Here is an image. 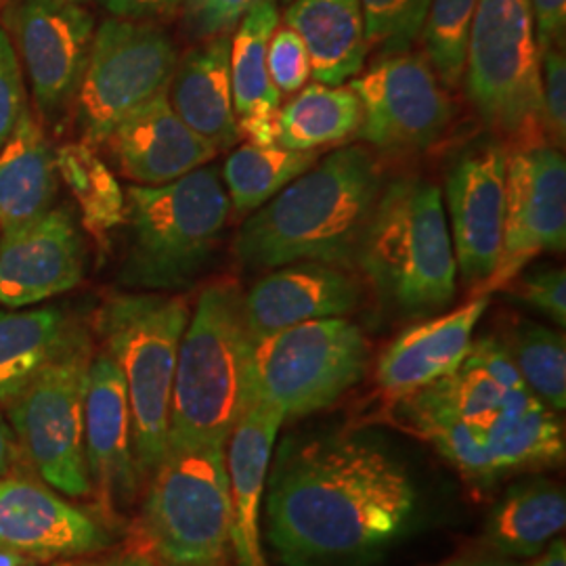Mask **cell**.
<instances>
[{
    "instance_id": "cell-1",
    "label": "cell",
    "mask_w": 566,
    "mask_h": 566,
    "mask_svg": "<svg viewBox=\"0 0 566 566\" xmlns=\"http://www.w3.org/2000/svg\"><path fill=\"white\" fill-rule=\"evenodd\" d=\"M271 462L266 542L283 566H374L424 516L413 470L369 430L287 437Z\"/></svg>"
},
{
    "instance_id": "cell-2",
    "label": "cell",
    "mask_w": 566,
    "mask_h": 566,
    "mask_svg": "<svg viewBox=\"0 0 566 566\" xmlns=\"http://www.w3.org/2000/svg\"><path fill=\"white\" fill-rule=\"evenodd\" d=\"M382 187V168L369 149H338L285 185L242 224L235 256L259 271L303 261L355 271Z\"/></svg>"
},
{
    "instance_id": "cell-3",
    "label": "cell",
    "mask_w": 566,
    "mask_h": 566,
    "mask_svg": "<svg viewBox=\"0 0 566 566\" xmlns=\"http://www.w3.org/2000/svg\"><path fill=\"white\" fill-rule=\"evenodd\" d=\"M252 353L240 283L206 285L179 346L168 446H227L248 407L259 399Z\"/></svg>"
},
{
    "instance_id": "cell-4",
    "label": "cell",
    "mask_w": 566,
    "mask_h": 566,
    "mask_svg": "<svg viewBox=\"0 0 566 566\" xmlns=\"http://www.w3.org/2000/svg\"><path fill=\"white\" fill-rule=\"evenodd\" d=\"M357 269L378 298L405 317L432 315L453 303L458 264L434 182L403 177L382 187Z\"/></svg>"
},
{
    "instance_id": "cell-5",
    "label": "cell",
    "mask_w": 566,
    "mask_h": 566,
    "mask_svg": "<svg viewBox=\"0 0 566 566\" xmlns=\"http://www.w3.org/2000/svg\"><path fill=\"white\" fill-rule=\"evenodd\" d=\"M128 248L120 282L177 292L198 280L219 250L231 202L219 168L202 166L177 181L126 189Z\"/></svg>"
},
{
    "instance_id": "cell-6",
    "label": "cell",
    "mask_w": 566,
    "mask_h": 566,
    "mask_svg": "<svg viewBox=\"0 0 566 566\" xmlns=\"http://www.w3.org/2000/svg\"><path fill=\"white\" fill-rule=\"evenodd\" d=\"M189 317L187 298L168 294H118L97 313L103 348L126 382L133 449L143 481L166 455L175 371Z\"/></svg>"
},
{
    "instance_id": "cell-7",
    "label": "cell",
    "mask_w": 566,
    "mask_h": 566,
    "mask_svg": "<svg viewBox=\"0 0 566 566\" xmlns=\"http://www.w3.org/2000/svg\"><path fill=\"white\" fill-rule=\"evenodd\" d=\"M464 76L474 109L507 149L547 145L542 63L528 0H479Z\"/></svg>"
},
{
    "instance_id": "cell-8",
    "label": "cell",
    "mask_w": 566,
    "mask_h": 566,
    "mask_svg": "<svg viewBox=\"0 0 566 566\" xmlns=\"http://www.w3.org/2000/svg\"><path fill=\"white\" fill-rule=\"evenodd\" d=\"M142 537L163 565L221 566L231 546L227 446H168L147 479Z\"/></svg>"
},
{
    "instance_id": "cell-9",
    "label": "cell",
    "mask_w": 566,
    "mask_h": 566,
    "mask_svg": "<svg viewBox=\"0 0 566 566\" xmlns=\"http://www.w3.org/2000/svg\"><path fill=\"white\" fill-rule=\"evenodd\" d=\"M364 329L346 317L313 319L254 343L256 395L283 420H301L338 403L369 369Z\"/></svg>"
},
{
    "instance_id": "cell-10",
    "label": "cell",
    "mask_w": 566,
    "mask_h": 566,
    "mask_svg": "<svg viewBox=\"0 0 566 566\" xmlns=\"http://www.w3.org/2000/svg\"><path fill=\"white\" fill-rule=\"evenodd\" d=\"M93 343L76 329L60 355L9 403L25 462L46 485L67 497L93 493L84 458V395Z\"/></svg>"
},
{
    "instance_id": "cell-11",
    "label": "cell",
    "mask_w": 566,
    "mask_h": 566,
    "mask_svg": "<svg viewBox=\"0 0 566 566\" xmlns=\"http://www.w3.org/2000/svg\"><path fill=\"white\" fill-rule=\"evenodd\" d=\"M177 49L156 23L109 18L95 28L76 97L82 142L97 147L172 78Z\"/></svg>"
},
{
    "instance_id": "cell-12",
    "label": "cell",
    "mask_w": 566,
    "mask_h": 566,
    "mask_svg": "<svg viewBox=\"0 0 566 566\" xmlns=\"http://www.w3.org/2000/svg\"><path fill=\"white\" fill-rule=\"evenodd\" d=\"M2 28L30 81L42 122L61 130L78 97L95 34L93 15L72 0H7Z\"/></svg>"
},
{
    "instance_id": "cell-13",
    "label": "cell",
    "mask_w": 566,
    "mask_h": 566,
    "mask_svg": "<svg viewBox=\"0 0 566 566\" xmlns=\"http://www.w3.org/2000/svg\"><path fill=\"white\" fill-rule=\"evenodd\" d=\"M348 88L361 105L357 135L382 151H424L446 135L453 118L434 70L411 51L380 57Z\"/></svg>"
},
{
    "instance_id": "cell-14",
    "label": "cell",
    "mask_w": 566,
    "mask_h": 566,
    "mask_svg": "<svg viewBox=\"0 0 566 566\" xmlns=\"http://www.w3.org/2000/svg\"><path fill=\"white\" fill-rule=\"evenodd\" d=\"M566 243V163L552 145L516 149L507 160L506 223L502 256L476 296H489L516 280L544 252Z\"/></svg>"
},
{
    "instance_id": "cell-15",
    "label": "cell",
    "mask_w": 566,
    "mask_h": 566,
    "mask_svg": "<svg viewBox=\"0 0 566 566\" xmlns=\"http://www.w3.org/2000/svg\"><path fill=\"white\" fill-rule=\"evenodd\" d=\"M507 160L504 143H479L462 151L447 172L449 235L455 264L472 294L493 275L502 256Z\"/></svg>"
},
{
    "instance_id": "cell-16",
    "label": "cell",
    "mask_w": 566,
    "mask_h": 566,
    "mask_svg": "<svg viewBox=\"0 0 566 566\" xmlns=\"http://www.w3.org/2000/svg\"><path fill=\"white\" fill-rule=\"evenodd\" d=\"M84 458L93 493L114 518L139 493L142 472L133 449L128 392L120 367L103 348L93 353L84 395Z\"/></svg>"
},
{
    "instance_id": "cell-17",
    "label": "cell",
    "mask_w": 566,
    "mask_h": 566,
    "mask_svg": "<svg viewBox=\"0 0 566 566\" xmlns=\"http://www.w3.org/2000/svg\"><path fill=\"white\" fill-rule=\"evenodd\" d=\"M86 250L67 208L0 233V304L25 308L74 290L84 277Z\"/></svg>"
},
{
    "instance_id": "cell-18",
    "label": "cell",
    "mask_w": 566,
    "mask_h": 566,
    "mask_svg": "<svg viewBox=\"0 0 566 566\" xmlns=\"http://www.w3.org/2000/svg\"><path fill=\"white\" fill-rule=\"evenodd\" d=\"M109 542L99 521L51 486L13 474L0 479V547L41 565L102 552Z\"/></svg>"
},
{
    "instance_id": "cell-19",
    "label": "cell",
    "mask_w": 566,
    "mask_h": 566,
    "mask_svg": "<svg viewBox=\"0 0 566 566\" xmlns=\"http://www.w3.org/2000/svg\"><path fill=\"white\" fill-rule=\"evenodd\" d=\"M361 301L364 285L353 271L303 261L277 266L254 283L243 294V317L256 343L304 322L346 317L361 306Z\"/></svg>"
},
{
    "instance_id": "cell-20",
    "label": "cell",
    "mask_w": 566,
    "mask_h": 566,
    "mask_svg": "<svg viewBox=\"0 0 566 566\" xmlns=\"http://www.w3.org/2000/svg\"><path fill=\"white\" fill-rule=\"evenodd\" d=\"M122 175L137 185L177 181L219 156V149L179 118L166 91L139 105L107 142Z\"/></svg>"
},
{
    "instance_id": "cell-21",
    "label": "cell",
    "mask_w": 566,
    "mask_h": 566,
    "mask_svg": "<svg viewBox=\"0 0 566 566\" xmlns=\"http://www.w3.org/2000/svg\"><path fill=\"white\" fill-rule=\"evenodd\" d=\"M282 409L264 399L248 407L227 441L231 486V547L238 566H269L261 542V506L275 439L282 430Z\"/></svg>"
},
{
    "instance_id": "cell-22",
    "label": "cell",
    "mask_w": 566,
    "mask_h": 566,
    "mask_svg": "<svg viewBox=\"0 0 566 566\" xmlns=\"http://www.w3.org/2000/svg\"><path fill=\"white\" fill-rule=\"evenodd\" d=\"M489 306V296H472L455 311L405 329L376 365L378 385L390 399L407 395L453 374L464 361L474 327Z\"/></svg>"
},
{
    "instance_id": "cell-23",
    "label": "cell",
    "mask_w": 566,
    "mask_h": 566,
    "mask_svg": "<svg viewBox=\"0 0 566 566\" xmlns=\"http://www.w3.org/2000/svg\"><path fill=\"white\" fill-rule=\"evenodd\" d=\"M166 95L179 118L219 151L235 147L240 128L231 93V36L189 49L177 61Z\"/></svg>"
},
{
    "instance_id": "cell-24",
    "label": "cell",
    "mask_w": 566,
    "mask_h": 566,
    "mask_svg": "<svg viewBox=\"0 0 566 566\" xmlns=\"http://www.w3.org/2000/svg\"><path fill=\"white\" fill-rule=\"evenodd\" d=\"M483 439L500 481L565 464L563 420L526 386L504 392L500 413L486 428Z\"/></svg>"
},
{
    "instance_id": "cell-25",
    "label": "cell",
    "mask_w": 566,
    "mask_h": 566,
    "mask_svg": "<svg viewBox=\"0 0 566 566\" xmlns=\"http://www.w3.org/2000/svg\"><path fill=\"white\" fill-rule=\"evenodd\" d=\"M280 25L277 0H261L240 21L231 39V93L240 139L275 143V116L282 93L266 70V46Z\"/></svg>"
},
{
    "instance_id": "cell-26",
    "label": "cell",
    "mask_w": 566,
    "mask_h": 566,
    "mask_svg": "<svg viewBox=\"0 0 566 566\" xmlns=\"http://www.w3.org/2000/svg\"><path fill=\"white\" fill-rule=\"evenodd\" d=\"M566 525L565 486L531 474L507 486L486 514L481 547L512 560H531Z\"/></svg>"
},
{
    "instance_id": "cell-27",
    "label": "cell",
    "mask_w": 566,
    "mask_h": 566,
    "mask_svg": "<svg viewBox=\"0 0 566 566\" xmlns=\"http://www.w3.org/2000/svg\"><path fill=\"white\" fill-rule=\"evenodd\" d=\"M60 191L55 149L41 122L25 107L11 137L0 147V233L36 221Z\"/></svg>"
},
{
    "instance_id": "cell-28",
    "label": "cell",
    "mask_w": 566,
    "mask_h": 566,
    "mask_svg": "<svg viewBox=\"0 0 566 566\" xmlns=\"http://www.w3.org/2000/svg\"><path fill=\"white\" fill-rule=\"evenodd\" d=\"M283 25L303 39L319 84L340 86L364 70L369 46L359 0H292Z\"/></svg>"
},
{
    "instance_id": "cell-29",
    "label": "cell",
    "mask_w": 566,
    "mask_h": 566,
    "mask_svg": "<svg viewBox=\"0 0 566 566\" xmlns=\"http://www.w3.org/2000/svg\"><path fill=\"white\" fill-rule=\"evenodd\" d=\"M401 401L405 420L479 491L500 483L489 460L483 432L464 422L451 403L446 378L424 386Z\"/></svg>"
},
{
    "instance_id": "cell-30",
    "label": "cell",
    "mask_w": 566,
    "mask_h": 566,
    "mask_svg": "<svg viewBox=\"0 0 566 566\" xmlns=\"http://www.w3.org/2000/svg\"><path fill=\"white\" fill-rule=\"evenodd\" d=\"M78 327L57 306L0 313V405L11 403Z\"/></svg>"
},
{
    "instance_id": "cell-31",
    "label": "cell",
    "mask_w": 566,
    "mask_h": 566,
    "mask_svg": "<svg viewBox=\"0 0 566 566\" xmlns=\"http://www.w3.org/2000/svg\"><path fill=\"white\" fill-rule=\"evenodd\" d=\"M361 105L348 86L308 84L275 116V143L294 151H317L359 133Z\"/></svg>"
},
{
    "instance_id": "cell-32",
    "label": "cell",
    "mask_w": 566,
    "mask_h": 566,
    "mask_svg": "<svg viewBox=\"0 0 566 566\" xmlns=\"http://www.w3.org/2000/svg\"><path fill=\"white\" fill-rule=\"evenodd\" d=\"M317 151H294L273 145L245 143L224 163L223 181L238 217L256 212L285 185L298 179L317 163Z\"/></svg>"
},
{
    "instance_id": "cell-33",
    "label": "cell",
    "mask_w": 566,
    "mask_h": 566,
    "mask_svg": "<svg viewBox=\"0 0 566 566\" xmlns=\"http://www.w3.org/2000/svg\"><path fill=\"white\" fill-rule=\"evenodd\" d=\"M60 179L65 181L78 203L84 229L105 242L109 231L124 224L126 196L120 182L88 143H65L55 149Z\"/></svg>"
},
{
    "instance_id": "cell-34",
    "label": "cell",
    "mask_w": 566,
    "mask_h": 566,
    "mask_svg": "<svg viewBox=\"0 0 566 566\" xmlns=\"http://www.w3.org/2000/svg\"><path fill=\"white\" fill-rule=\"evenodd\" d=\"M512 361L526 388L556 413L566 407L565 334L546 325L516 319L504 338Z\"/></svg>"
},
{
    "instance_id": "cell-35",
    "label": "cell",
    "mask_w": 566,
    "mask_h": 566,
    "mask_svg": "<svg viewBox=\"0 0 566 566\" xmlns=\"http://www.w3.org/2000/svg\"><path fill=\"white\" fill-rule=\"evenodd\" d=\"M479 0H430L422 39L437 78L455 88L464 81L465 49Z\"/></svg>"
},
{
    "instance_id": "cell-36",
    "label": "cell",
    "mask_w": 566,
    "mask_h": 566,
    "mask_svg": "<svg viewBox=\"0 0 566 566\" xmlns=\"http://www.w3.org/2000/svg\"><path fill=\"white\" fill-rule=\"evenodd\" d=\"M364 9L365 41L386 55L411 51L422 36L430 0H359Z\"/></svg>"
},
{
    "instance_id": "cell-37",
    "label": "cell",
    "mask_w": 566,
    "mask_h": 566,
    "mask_svg": "<svg viewBox=\"0 0 566 566\" xmlns=\"http://www.w3.org/2000/svg\"><path fill=\"white\" fill-rule=\"evenodd\" d=\"M451 403L460 418L485 434L486 428L497 418L504 390L481 365L465 355L460 367L446 376Z\"/></svg>"
},
{
    "instance_id": "cell-38",
    "label": "cell",
    "mask_w": 566,
    "mask_h": 566,
    "mask_svg": "<svg viewBox=\"0 0 566 566\" xmlns=\"http://www.w3.org/2000/svg\"><path fill=\"white\" fill-rule=\"evenodd\" d=\"M512 282H516L512 290L516 301L546 315L556 327H565L566 277L563 266H537Z\"/></svg>"
},
{
    "instance_id": "cell-39",
    "label": "cell",
    "mask_w": 566,
    "mask_h": 566,
    "mask_svg": "<svg viewBox=\"0 0 566 566\" xmlns=\"http://www.w3.org/2000/svg\"><path fill=\"white\" fill-rule=\"evenodd\" d=\"M266 70L280 93H298L311 78V60L303 39L287 25H277L266 46Z\"/></svg>"
},
{
    "instance_id": "cell-40",
    "label": "cell",
    "mask_w": 566,
    "mask_h": 566,
    "mask_svg": "<svg viewBox=\"0 0 566 566\" xmlns=\"http://www.w3.org/2000/svg\"><path fill=\"white\" fill-rule=\"evenodd\" d=\"M261 0H185L182 25L196 41L231 34L245 13Z\"/></svg>"
},
{
    "instance_id": "cell-41",
    "label": "cell",
    "mask_w": 566,
    "mask_h": 566,
    "mask_svg": "<svg viewBox=\"0 0 566 566\" xmlns=\"http://www.w3.org/2000/svg\"><path fill=\"white\" fill-rule=\"evenodd\" d=\"M542 72V107L547 145L563 149L566 142V61L560 46H552L539 55Z\"/></svg>"
},
{
    "instance_id": "cell-42",
    "label": "cell",
    "mask_w": 566,
    "mask_h": 566,
    "mask_svg": "<svg viewBox=\"0 0 566 566\" xmlns=\"http://www.w3.org/2000/svg\"><path fill=\"white\" fill-rule=\"evenodd\" d=\"M25 107L20 60L9 34L0 25V147L11 137Z\"/></svg>"
},
{
    "instance_id": "cell-43",
    "label": "cell",
    "mask_w": 566,
    "mask_h": 566,
    "mask_svg": "<svg viewBox=\"0 0 566 566\" xmlns=\"http://www.w3.org/2000/svg\"><path fill=\"white\" fill-rule=\"evenodd\" d=\"M539 55L552 49H565L566 0H528Z\"/></svg>"
},
{
    "instance_id": "cell-44",
    "label": "cell",
    "mask_w": 566,
    "mask_h": 566,
    "mask_svg": "<svg viewBox=\"0 0 566 566\" xmlns=\"http://www.w3.org/2000/svg\"><path fill=\"white\" fill-rule=\"evenodd\" d=\"M103 9L116 20L158 23L181 13L185 0H99Z\"/></svg>"
},
{
    "instance_id": "cell-45",
    "label": "cell",
    "mask_w": 566,
    "mask_h": 566,
    "mask_svg": "<svg viewBox=\"0 0 566 566\" xmlns=\"http://www.w3.org/2000/svg\"><path fill=\"white\" fill-rule=\"evenodd\" d=\"M21 458L23 453H21L18 437L9 424V420L0 413V479L11 476L20 464Z\"/></svg>"
},
{
    "instance_id": "cell-46",
    "label": "cell",
    "mask_w": 566,
    "mask_h": 566,
    "mask_svg": "<svg viewBox=\"0 0 566 566\" xmlns=\"http://www.w3.org/2000/svg\"><path fill=\"white\" fill-rule=\"evenodd\" d=\"M432 566H528L521 560H512V558H504L500 554H493L489 549H468L462 554H455L451 558H446L441 563Z\"/></svg>"
},
{
    "instance_id": "cell-47",
    "label": "cell",
    "mask_w": 566,
    "mask_h": 566,
    "mask_svg": "<svg viewBox=\"0 0 566 566\" xmlns=\"http://www.w3.org/2000/svg\"><path fill=\"white\" fill-rule=\"evenodd\" d=\"M528 566H566V542L563 535L554 537Z\"/></svg>"
},
{
    "instance_id": "cell-48",
    "label": "cell",
    "mask_w": 566,
    "mask_h": 566,
    "mask_svg": "<svg viewBox=\"0 0 566 566\" xmlns=\"http://www.w3.org/2000/svg\"><path fill=\"white\" fill-rule=\"evenodd\" d=\"M105 566H156L151 560V556L143 554V552H130V554H122L118 558L107 560Z\"/></svg>"
},
{
    "instance_id": "cell-49",
    "label": "cell",
    "mask_w": 566,
    "mask_h": 566,
    "mask_svg": "<svg viewBox=\"0 0 566 566\" xmlns=\"http://www.w3.org/2000/svg\"><path fill=\"white\" fill-rule=\"evenodd\" d=\"M39 563L30 560L28 556H23L20 552H13V549H7V547H0V566H34Z\"/></svg>"
},
{
    "instance_id": "cell-50",
    "label": "cell",
    "mask_w": 566,
    "mask_h": 566,
    "mask_svg": "<svg viewBox=\"0 0 566 566\" xmlns=\"http://www.w3.org/2000/svg\"><path fill=\"white\" fill-rule=\"evenodd\" d=\"M105 563H107V560H105ZM105 563H97V560H82V558H65V560H53L51 565L46 566H105Z\"/></svg>"
},
{
    "instance_id": "cell-51",
    "label": "cell",
    "mask_w": 566,
    "mask_h": 566,
    "mask_svg": "<svg viewBox=\"0 0 566 566\" xmlns=\"http://www.w3.org/2000/svg\"><path fill=\"white\" fill-rule=\"evenodd\" d=\"M163 566H206V565H163Z\"/></svg>"
},
{
    "instance_id": "cell-52",
    "label": "cell",
    "mask_w": 566,
    "mask_h": 566,
    "mask_svg": "<svg viewBox=\"0 0 566 566\" xmlns=\"http://www.w3.org/2000/svg\"><path fill=\"white\" fill-rule=\"evenodd\" d=\"M283 2H285V4H287V2H292V0H283Z\"/></svg>"
},
{
    "instance_id": "cell-53",
    "label": "cell",
    "mask_w": 566,
    "mask_h": 566,
    "mask_svg": "<svg viewBox=\"0 0 566 566\" xmlns=\"http://www.w3.org/2000/svg\"><path fill=\"white\" fill-rule=\"evenodd\" d=\"M72 2H81V0H72Z\"/></svg>"
},
{
    "instance_id": "cell-54",
    "label": "cell",
    "mask_w": 566,
    "mask_h": 566,
    "mask_svg": "<svg viewBox=\"0 0 566 566\" xmlns=\"http://www.w3.org/2000/svg\"><path fill=\"white\" fill-rule=\"evenodd\" d=\"M0 4H2V0H0Z\"/></svg>"
}]
</instances>
